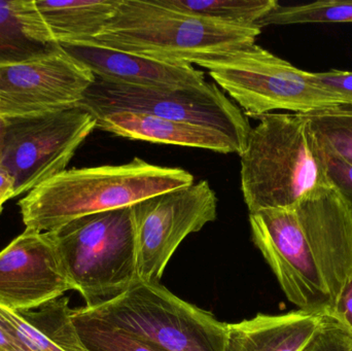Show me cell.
Segmentation results:
<instances>
[{
	"instance_id": "6da1fadb",
	"label": "cell",
	"mask_w": 352,
	"mask_h": 351,
	"mask_svg": "<svg viewBox=\"0 0 352 351\" xmlns=\"http://www.w3.org/2000/svg\"><path fill=\"white\" fill-rule=\"evenodd\" d=\"M258 247L289 302L328 317L352 276V207L332 185L294 208L250 214Z\"/></svg>"
},
{
	"instance_id": "7a4b0ae2",
	"label": "cell",
	"mask_w": 352,
	"mask_h": 351,
	"mask_svg": "<svg viewBox=\"0 0 352 351\" xmlns=\"http://www.w3.org/2000/svg\"><path fill=\"white\" fill-rule=\"evenodd\" d=\"M192 183L194 177L184 169L135 157L126 164L66 169L29 192L19 207L26 229L53 232L76 218L131 207Z\"/></svg>"
},
{
	"instance_id": "3957f363",
	"label": "cell",
	"mask_w": 352,
	"mask_h": 351,
	"mask_svg": "<svg viewBox=\"0 0 352 351\" xmlns=\"http://www.w3.org/2000/svg\"><path fill=\"white\" fill-rule=\"evenodd\" d=\"M262 29L215 22L167 8L159 0H121L99 45L171 64L221 59L254 45Z\"/></svg>"
},
{
	"instance_id": "277c9868",
	"label": "cell",
	"mask_w": 352,
	"mask_h": 351,
	"mask_svg": "<svg viewBox=\"0 0 352 351\" xmlns=\"http://www.w3.org/2000/svg\"><path fill=\"white\" fill-rule=\"evenodd\" d=\"M240 152V183L250 214L294 208L331 185L305 115L268 113L256 117Z\"/></svg>"
},
{
	"instance_id": "5b68a950",
	"label": "cell",
	"mask_w": 352,
	"mask_h": 351,
	"mask_svg": "<svg viewBox=\"0 0 352 351\" xmlns=\"http://www.w3.org/2000/svg\"><path fill=\"white\" fill-rule=\"evenodd\" d=\"M50 233L86 306L107 302L138 282L131 207L82 216Z\"/></svg>"
},
{
	"instance_id": "8992f818",
	"label": "cell",
	"mask_w": 352,
	"mask_h": 351,
	"mask_svg": "<svg viewBox=\"0 0 352 351\" xmlns=\"http://www.w3.org/2000/svg\"><path fill=\"white\" fill-rule=\"evenodd\" d=\"M76 310L163 351H226L228 324L178 298L160 284L138 280L107 302Z\"/></svg>"
},
{
	"instance_id": "52a82bcc",
	"label": "cell",
	"mask_w": 352,
	"mask_h": 351,
	"mask_svg": "<svg viewBox=\"0 0 352 351\" xmlns=\"http://www.w3.org/2000/svg\"><path fill=\"white\" fill-rule=\"evenodd\" d=\"M198 66L207 70L246 117L256 119L274 111L308 115L349 105L343 97L316 86L309 72L256 43Z\"/></svg>"
},
{
	"instance_id": "ba28073f",
	"label": "cell",
	"mask_w": 352,
	"mask_h": 351,
	"mask_svg": "<svg viewBox=\"0 0 352 351\" xmlns=\"http://www.w3.org/2000/svg\"><path fill=\"white\" fill-rule=\"evenodd\" d=\"M78 106L93 117L130 111L204 126L231 138L239 154L252 130L243 111L214 82H205L199 87L157 88L117 84L95 78Z\"/></svg>"
},
{
	"instance_id": "9c48e42d",
	"label": "cell",
	"mask_w": 352,
	"mask_h": 351,
	"mask_svg": "<svg viewBox=\"0 0 352 351\" xmlns=\"http://www.w3.org/2000/svg\"><path fill=\"white\" fill-rule=\"evenodd\" d=\"M94 129L96 119L78 106L6 119L0 169L14 179L16 197L65 171Z\"/></svg>"
},
{
	"instance_id": "30bf717a",
	"label": "cell",
	"mask_w": 352,
	"mask_h": 351,
	"mask_svg": "<svg viewBox=\"0 0 352 351\" xmlns=\"http://www.w3.org/2000/svg\"><path fill=\"white\" fill-rule=\"evenodd\" d=\"M138 280L160 284L180 243L217 216V197L208 181L158 194L131 206Z\"/></svg>"
},
{
	"instance_id": "8fae6325",
	"label": "cell",
	"mask_w": 352,
	"mask_h": 351,
	"mask_svg": "<svg viewBox=\"0 0 352 351\" xmlns=\"http://www.w3.org/2000/svg\"><path fill=\"white\" fill-rule=\"evenodd\" d=\"M94 80L88 68L62 49L22 63L0 66V115L10 119L72 109Z\"/></svg>"
},
{
	"instance_id": "7c38bea8",
	"label": "cell",
	"mask_w": 352,
	"mask_h": 351,
	"mask_svg": "<svg viewBox=\"0 0 352 351\" xmlns=\"http://www.w3.org/2000/svg\"><path fill=\"white\" fill-rule=\"evenodd\" d=\"M72 290L51 233L26 229L0 251V306L32 310Z\"/></svg>"
},
{
	"instance_id": "4fadbf2b",
	"label": "cell",
	"mask_w": 352,
	"mask_h": 351,
	"mask_svg": "<svg viewBox=\"0 0 352 351\" xmlns=\"http://www.w3.org/2000/svg\"><path fill=\"white\" fill-rule=\"evenodd\" d=\"M61 49L99 80L130 86L180 88L205 84L204 72L99 45L96 41L63 43Z\"/></svg>"
},
{
	"instance_id": "5bb4252c",
	"label": "cell",
	"mask_w": 352,
	"mask_h": 351,
	"mask_svg": "<svg viewBox=\"0 0 352 351\" xmlns=\"http://www.w3.org/2000/svg\"><path fill=\"white\" fill-rule=\"evenodd\" d=\"M94 117L96 128L120 137L152 144L203 148L219 154L235 152L239 155V150L231 138L204 126L130 111H116Z\"/></svg>"
},
{
	"instance_id": "9a60e30c",
	"label": "cell",
	"mask_w": 352,
	"mask_h": 351,
	"mask_svg": "<svg viewBox=\"0 0 352 351\" xmlns=\"http://www.w3.org/2000/svg\"><path fill=\"white\" fill-rule=\"evenodd\" d=\"M326 315L303 310L228 324L226 351H302Z\"/></svg>"
},
{
	"instance_id": "2e32d148",
	"label": "cell",
	"mask_w": 352,
	"mask_h": 351,
	"mask_svg": "<svg viewBox=\"0 0 352 351\" xmlns=\"http://www.w3.org/2000/svg\"><path fill=\"white\" fill-rule=\"evenodd\" d=\"M60 49L39 14L36 0H0V66L36 59Z\"/></svg>"
},
{
	"instance_id": "e0dca14e",
	"label": "cell",
	"mask_w": 352,
	"mask_h": 351,
	"mask_svg": "<svg viewBox=\"0 0 352 351\" xmlns=\"http://www.w3.org/2000/svg\"><path fill=\"white\" fill-rule=\"evenodd\" d=\"M120 3L121 0H36L50 34L59 45L96 39Z\"/></svg>"
},
{
	"instance_id": "ac0fdd59",
	"label": "cell",
	"mask_w": 352,
	"mask_h": 351,
	"mask_svg": "<svg viewBox=\"0 0 352 351\" xmlns=\"http://www.w3.org/2000/svg\"><path fill=\"white\" fill-rule=\"evenodd\" d=\"M161 4L215 22L256 26L273 8L276 0H159Z\"/></svg>"
},
{
	"instance_id": "d6986e66",
	"label": "cell",
	"mask_w": 352,
	"mask_h": 351,
	"mask_svg": "<svg viewBox=\"0 0 352 351\" xmlns=\"http://www.w3.org/2000/svg\"><path fill=\"white\" fill-rule=\"evenodd\" d=\"M324 24V23H352V0H320L300 5L273 8L256 26L271 25Z\"/></svg>"
},
{
	"instance_id": "ffe728a7",
	"label": "cell",
	"mask_w": 352,
	"mask_h": 351,
	"mask_svg": "<svg viewBox=\"0 0 352 351\" xmlns=\"http://www.w3.org/2000/svg\"><path fill=\"white\" fill-rule=\"evenodd\" d=\"M72 321L88 351H163L154 344L123 330L100 323L72 309Z\"/></svg>"
},
{
	"instance_id": "44dd1931",
	"label": "cell",
	"mask_w": 352,
	"mask_h": 351,
	"mask_svg": "<svg viewBox=\"0 0 352 351\" xmlns=\"http://www.w3.org/2000/svg\"><path fill=\"white\" fill-rule=\"evenodd\" d=\"M304 115L318 144L352 164V115L334 109Z\"/></svg>"
},
{
	"instance_id": "7402d4cb",
	"label": "cell",
	"mask_w": 352,
	"mask_h": 351,
	"mask_svg": "<svg viewBox=\"0 0 352 351\" xmlns=\"http://www.w3.org/2000/svg\"><path fill=\"white\" fill-rule=\"evenodd\" d=\"M0 323L24 351H65L19 313L2 306H0Z\"/></svg>"
},
{
	"instance_id": "603a6c76",
	"label": "cell",
	"mask_w": 352,
	"mask_h": 351,
	"mask_svg": "<svg viewBox=\"0 0 352 351\" xmlns=\"http://www.w3.org/2000/svg\"><path fill=\"white\" fill-rule=\"evenodd\" d=\"M302 351H352V333L330 317Z\"/></svg>"
},
{
	"instance_id": "cb8c5ba5",
	"label": "cell",
	"mask_w": 352,
	"mask_h": 351,
	"mask_svg": "<svg viewBox=\"0 0 352 351\" xmlns=\"http://www.w3.org/2000/svg\"><path fill=\"white\" fill-rule=\"evenodd\" d=\"M311 131V130H310ZM318 144V141H316ZM318 152L324 163L331 185L339 192L352 207V164L318 144Z\"/></svg>"
},
{
	"instance_id": "d4e9b609",
	"label": "cell",
	"mask_w": 352,
	"mask_h": 351,
	"mask_svg": "<svg viewBox=\"0 0 352 351\" xmlns=\"http://www.w3.org/2000/svg\"><path fill=\"white\" fill-rule=\"evenodd\" d=\"M309 76L316 86L343 97L352 105V71L332 69L326 72H309Z\"/></svg>"
},
{
	"instance_id": "484cf974",
	"label": "cell",
	"mask_w": 352,
	"mask_h": 351,
	"mask_svg": "<svg viewBox=\"0 0 352 351\" xmlns=\"http://www.w3.org/2000/svg\"><path fill=\"white\" fill-rule=\"evenodd\" d=\"M352 333V276L341 291L332 313L328 315Z\"/></svg>"
},
{
	"instance_id": "4316f807",
	"label": "cell",
	"mask_w": 352,
	"mask_h": 351,
	"mask_svg": "<svg viewBox=\"0 0 352 351\" xmlns=\"http://www.w3.org/2000/svg\"><path fill=\"white\" fill-rule=\"evenodd\" d=\"M16 197L14 183L10 174L0 169V208L8 200Z\"/></svg>"
},
{
	"instance_id": "83f0119b",
	"label": "cell",
	"mask_w": 352,
	"mask_h": 351,
	"mask_svg": "<svg viewBox=\"0 0 352 351\" xmlns=\"http://www.w3.org/2000/svg\"><path fill=\"white\" fill-rule=\"evenodd\" d=\"M0 351H24L0 323Z\"/></svg>"
},
{
	"instance_id": "f1b7e54d",
	"label": "cell",
	"mask_w": 352,
	"mask_h": 351,
	"mask_svg": "<svg viewBox=\"0 0 352 351\" xmlns=\"http://www.w3.org/2000/svg\"><path fill=\"white\" fill-rule=\"evenodd\" d=\"M4 132H6V119L0 115V161H1L2 148H3Z\"/></svg>"
},
{
	"instance_id": "f546056e",
	"label": "cell",
	"mask_w": 352,
	"mask_h": 351,
	"mask_svg": "<svg viewBox=\"0 0 352 351\" xmlns=\"http://www.w3.org/2000/svg\"><path fill=\"white\" fill-rule=\"evenodd\" d=\"M334 111H338V113H345V115H352V105H346V106L337 107V109H333Z\"/></svg>"
},
{
	"instance_id": "4dcf8cb0",
	"label": "cell",
	"mask_w": 352,
	"mask_h": 351,
	"mask_svg": "<svg viewBox=\"0 0 352 351\" xmlns=\"http://www.w3.org/2000/svg\"><path fill=\"white\" fill-rule=\"evenodd\" d=\"M2 212V208H0V214H1Z\"/></svg>"
}]
</instances>
